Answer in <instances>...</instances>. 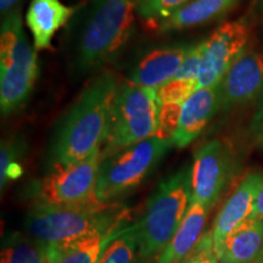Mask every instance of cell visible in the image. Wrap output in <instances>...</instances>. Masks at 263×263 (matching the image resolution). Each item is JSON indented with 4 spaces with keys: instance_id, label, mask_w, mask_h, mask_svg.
<instances>
[{
    "instance_id": "26",
    "label": "cell",
    "mask_w": 263,
    "mask_h": 263,
    "mask_svg": "<svg viewBox=\"0 0 263 263\" xmlns=\"http://www.w3.org/2000/svg\"><path fill=\"white\" fill-rule=\"evenodd\" d=\"M203 50H205V43L199 42L193 44L192 49L184 59L182 66H180L178 73L176 77L190 78V80H199L200 71H201Z\"/></svg>"
},
{
    "instance_id": "15",
    "label": "cell",
    "mask_w": 263,
    "mask_h": 263,
    "mask_svg": "<svg viewBox=\"0 0 263 263\" xmlns=\"http://www.w3.org/2000/svg\"><path fill=\"white\" fill-rule=\"evenodd\" d=\"M76 12L77 6H68L61 0H32L26 12V25L32 33L35 50L50 48L52 38Z\"/></svg>"
},
{
    "instance_id": "22",
    "label": "cell",
    "mask_w": 263,
    "mask_h": 263,
    "mask_svg": "<svg viewBox=\"0 0 263 263\" xmlns=\"http://www.w3.org/2000/svg\"><path fill=\"white\" fill-rule=\"evenodd\" d=\"M189 2L190 0H136V11L144 21L161 24Z\"/></svg>"
},
{
    "instance_id": "18",
    "label": "cell",
    "mask_w": 263,
    "mask_h": 263,
    "mask_svg": "<svg viewBox=\"0 0 263 263\" xmlns=\"http://www.w3.org/2000/svg\"><path fill=\"white\" fill-rule=\"evenodd\" d=\"M124 227L76 241L48 246V263H98L104 250Z\"/></svg>"
},
{
    "instance_id": "14",
    "label": "cell",
    "mask_w": 263,
    "mask_h": 263,
    "mask_svg": "<svg viewBox=\"0 0 263 263\" xmlns=\"http://www.w3.org/2000/svg\"><path fill=\"white\" fill-rule=\"evenodd\" d=\"M262 179V174H248L219 210L211 232L216 255L221 250L227 235L241 223L252 218L256 195Z\"/></svg>"
},
{
    "instance_id": "23",
    "label": "cell",
    "mask_w": 263,
    "mask_h": 263,
    "mask_svg": "<svg viewBox=\"0 0 263 263\" xmlns=\"http://www.w3.org/2000/svg\"><path fill=\"white\" fill-rule=\"evenodd\" d=\"M199 89L197 80L174 77L156 89L159 104H180L183 105L195 91Z\"/></svg>"
},
{
    "instance_id": "13",
    "label": "cell",
    "mask_w": 263,
    "mask_h": 263,
    "mask_svg": "<svg viewBox=\"0 0 263 263\" xmlns=\"http://www.w3.org/2000/svg\"><path fill=\"white\" fill-rule=\"evenodd\" d=\"M222 108L221 84L199 88L182 105L178 129L173 138L174 146L184 149L205 129L217 111Z\"/></svg>"
},
{
    "instance_id": "19",
    "label": "cell",
    "mask_w": 263,
    "mask_h": 263,
    "mask_svg": "<svg viewBox=\"0 0 263 263\" xmlns=\"http://www.w3.org/2000/svg\"><path fill=\"white\" fill-rule=\"evenodd\" d=\"M238 0H190L160 24L163 32L182 31L205 25L229 11Z\"/></svg>"
},
{
    "instance_id": "17",
    "label": "cell",
    "mask_w": 263,
    "mask_h": 263,
    "mask_svg": "<svg viewBox=\"0 0 263 263\" xmlns=\"http://www.w3.org/2000/svg\"><path fill=\"white\" fill-rule=\"evenodd\" d=\"M209 210L199 202L190 201L182 223L170 244L157 256L156 263H180L193 251L202 236Z\"/></svg>"
},
{
    "instance_id": "2",
    "label": "cell",
    "mask_w": 263,
    "mask_h": 263,
    "mask_svg": "<svg viewBox=\"0 0 263 263\" xmlns=\"http://www.w3.org/2000/svg\"><path fill=\"white\" fill-rule=\"evenodd\" d=\"M136 0H89L73 25L72 66L90 73L107 64L129 41Z\"/></svg>"
},
{
    "instance_id": "28",
    "label": "cell",
    "mask_w": 263,
    "mask_h": 263,
    "mask_svg": "<svg viewBox=\"0 0 263 263\" xmlns=\"http://www.w3.org/2000/svg\"><path fill=\"white\" fill-rule=\"evenodd\" d=\"M250 128H251L252 133L261 139L263 137V107L255 114V116L251 121V124H250Z\"/></svg>"
},
{
    "instance_id": "21",
    "label": "cell",
    "mask_w": 263,
    "mask_h": 263,
    "mask_svg": "<svg viewBox=\"0 0 263 263\" xmlns=\"http://www.w3.org/2000/svg\"><path fill=\"white\" fill-rule=\"evenodd\" d=\"M139 246L136 224L124 227L121 233L105 248L98 263H137Z\"/></svg>"
},
{
    "instance_id": "10",
    "label": "cell",
    "mask_w": 263,
    "mask_h": 263,
    "mask_svg": "<svg viewBox=\"0 0 263 263\" xmlns=\"http://www.w3.org/2000/svg\"><path fill=\"white\" fill-rule=\"evenodd\" d=\"M230 154L222 141L211 140L194 154L190 167V201L211 210L226 188Z\"/></svg>"
},
{
    "instance_id": "4",
    "label": "cell",
    "mask_w": 263,
    "mask_h": 263,
    "mask_svg": "<svg viewBox=\"0 0 263 263\" xmlns=\"http://www.w3.org/2000/svg\"><path fill=\"white\" fill-rule=\"evenodd\" d=\"M37 50L29 43L20 11L5 16L0 31V108L10 115L25 106L38 80Z\"/></svg>"
},
{
    "instance_id": "6",
    "label": "cell",
    "mask_w": 263,
    "mask_h": 263,
    "mask_svg": "<svg viewBox=\"0 0 263 263\" xmlns=\"http://www.w3.org/2000/svg\"><path fill=\"white\" fill-rule=\"evenodd\" d=\"M159 127L156 89L139 87L127 81L118 85L101 156L107 157L155 136Z\"/></svg>"
},
{
    "instance_id": "27",
    "label": "cell",
    "mask_w": 263,
    "mask_h": 263,
    "mask_svg": "<svg viewBox=\"0 0 263 263\" xmlns=\"http://www.w3.org/2000/svg\"><path fill=\"white\" fill-rule=\"evenodd\" d=\"M211 233L202 235L190 254L180 263H218Z\"/></svg>"
},
{
    "instance_id": "30",
    "label": "cell",
    "mask_w": 263,
    "mask_h": 263,
    "mask_svg": "<svg viewBox=\"0 0 263 263\" xmlns=\"http://www.w3.org/2000/svg\"><path fill=\"white\" fill-rule=\"evenodd\" d=\"M22 0H0V11L3 16H8L11 12L17 11L18 5L21 4Z\"/></svg>"
},
{
    "instance_id": "20",
    "label": "cell",
    "mask_w": 263,
    "mask_h": 263,
    "mask_svg": "<svg viewBox=\"0 0 263 263\" xmlns=\"http://www.w3.org/2000/svg\"><path fill=\"white\" fill-rule=\"evenodd\" d=\"M2 263H48V246L28 234L11 233L3 242Z\"/></svg>"
},
{
    "instance_id": "12",
    "label": "cell",
    "mask_w": 263,
    "mask_h": 263,
    "mask_svg": "<svg viewBox=\"0 0 263 263\" xmlns=\"http://www.w3.org/2000/svg\"><path fill=\"white\" fill-rule=\"evenodd\" d=\"M193 44L164 45L147 51L137 62L129 74V82L139 87L157 89L178 73Z\"/></svg>"
},
{
    "instance_id": "9",
    "label": "cell",
    "mask_w": 263,
    "mask_h": 263,
    "mask_svg": "<svg viewBox=\"0 0 263 263\" xmlns=\"http://www.w3.org/2000/svg\"><path fill=\"white\" fill-rule=\"evenodd\" d=\"M250 29L242 20L224 22L211 33L205 43L199 88L221 84L227 72L246 52Z\"/></svg>"
},
{
    "instance_id": "11",
    "label": "cell",
    "mask_w": 263,
    "mask_h": 263,
    "mask_svg": "<svg viewBox=\"0 0 263 263\" xmlns=\"http://www.w3.org/2000/svg\"><path fill=\"white\" fill-rule=\"evenodd\" d=\"M221 94L223 110L263 97V52H245L223 78Z\"/></svg>"
},
{
    "instance_id": "24",
    "label": "cell",
    "mask_w": 263,
    "mask_h": 263,
    "mask_svg": "<svg viewBox=\"0 0 263 263\" xmlns=\"http://www.w3.org/2000/svg\"><path fill=\"white\" fill-rule=\"evenodd\" d=\"M24 144L18 140H6L2 143L0 151V184L2 189L8 184L10 179H14L21 173L20 157L22 155Z\"/></svg>"
},
{
    "instance_id": "7",
    "label": "cell",
    "mask_w": 263,
    "mask_h": 263,
    "mask_svg": "<svg viewBox=\"0 0 263 263\" xmlns=\"http://www.w3.org/2000/svg\"><path fill=\"white\" fill-rule=\"evenodd\" d=\"M172 146L173 140L155 134L104 157L95 186L97 199L100 202H111L137 188Z\"/></svg>"
},
{
    "instance_id": "29",
    "label": "cell",
    "mask_w": 263,
    "mask_h": 263,
    "mask_svg": "<svg viewBox=\"0 0 263 263\" xmlns=\"http://www.w3.org/2000/svg\"><path fill=\"white\" fill-rule=\"evenodd\" d=\"M252 218L256 219H262L263 221V179L259 185L257 195H256L255 200V209L254 213H252Z\"/></svg>"
},
{
    "instance_id": "25",
    "label": "cell",
    "mask_w": 263,
    "mask_h": 263,
    "mask_svg": "<svg viewBox=\"0 0 263 263\" xmlns=\"http://www.w3.org/2000/svg\"><path fill=\"white\" fill-rule=\"evenodd\" d=\"M182 105L180 104H159V127L157 136L173 140L178 129Z\"/></svg>"
},
{
    "instance_id": "16",
    "label": "cell",
    "mask_w": 263,
    "mask_h": 263,
    "mask_svg": "<svg viewBox=\"0 0 263 263\" xmlns=\"http://www.w3.org/2000/svg\"><path fill=\"white\" fill-rule=\"evenodd\" d=\"M263 254V221L249 218L227 235L219 252L221 263H256Z\"/></svg>"
},
{
    "instance_id": "3",
    "label": "cell",
    "mask_w": 263,
    "mask_h": 263,
    "mask_svg": "<svg viewBox=\"0 0 263 263\" xmlns=\"http://www.w3.org/2000/svg\"><path fill=\"white\" fill-rule=\"evenodd\" d=\"M126 213L122 207L94 196L74 205L35 203L25 223L28 235L50 246L121 228Z\"/></svg>"
},
{
    "instance_id": "32",
    "label": "cell",
    "mask_w": 263,
    "mask_h": 263,
    "mask_svg": "<svg viewBox=\"0 0 263 263\" xmlns=\"http://www.w3.org/2000/svg\"><path fill=\"white\" fill-rule=\"evenodd\" d=\"M259 146H261L263 149V137L261 138V139H259Z\"/></svg>"
},
{
    "instance_id": "31",
    "label": "cell",
    "mask_w": 263,
    "mask_h": 263,
    "mask_svg": "<svg viewBox=\"0 0 263 263\" xmlns=\"http://www.w3.org/2000/svg\"><path fill=\"white\" fill-rule=\"evenodd\" d=\"M256 263H263V254L261 255V257H259V258H258V261H257V262H256Z\"/></svg>"
},
{
    "instance_id": "5",
    "label": "cell",
    "mask_w": 263,
    "mask_h": 263,
    "mask_svg": "<svg viewBox=\"0 0 263 263\" xmlns=\"http://www.w3.org/2000/svg\"><path fill=\"white\" fill-rule=\"evenodd\" d=\"M190 197V168L180 170L159 184L136 224L140 257L159 256L170 244L188 211Z\"/></svg>"
},
{
    "instance_id": "1",
    "label": "cell",
    "mask_w": 263,
    "mask_h": 263,
    "mask_svg": "<svg viewBox=\"0 0 263 263\" xmlns=\"http://www.w3.org/2000/svg\"><path fill=\"white\" fill-rule=\"evenodd\" d=\"M118 84L111 72L99 74L84 88L54 132L50 159L67 166L101 149Z\"/></svg>"
},
{
    "instance_id": "8",
    "label": "cell",
    "mask_w": 263,
    "mask_h": 263,
    "mask_svg": "<svg viewBox=\"0 0 263 263\" xmlns=\"http://www.w3.org/2000/svg\"><path fill=\"white\" fill-rule=\"evenodd\" d=\"M101 160V149H98L78 162L55 166L39 184L38 203L74 205L93 199Z\"/></svg>"
}]
</instances>
